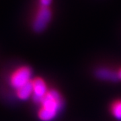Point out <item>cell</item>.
I'll return each instance as SVG.
<instances>
[{
	"label": "cell",
	"instance_id": "1",
	"mask_svg": "<svg viewBox=\"0 0 121 121\" xmlns=\"http://www.w3.org/2000/svg\"><path fill=\"white\" fill-rule=\"evenodd\" d=\"M42 107L38 116L42 121H51L63 108V101L59 91L55 90L48 91L41 102Z\"/></svg>",
	"mask_w": 121,
	"mask_h": 121
},
{
	"label": "cell",
	"instance_id": "2",
	"mask_svg": "<svg viewBox=\"0 0 121 121\" xmlns=\"http://www.w3.org/2000/svg\"><path fill=\"white\" fill-rule=\"evenodd\" d=\"M32 69L24 65L15 69L9 78V82L12 87L17 90L25 84L32 81Z\"/></svg>",
	"mask_w": 121,
	"mask_h": 121
},
{
	"label": "cell",
	"instance_id": "3",
	"mask_svg": "<svg viewBox=\"0 0 121 121\" xmlns=\"http://www.w3.org/2000/svg\"><path fill=\"white\" fill-rule=\"evenodd\" d=\"M52 17L51 11L48 8L41 7L36 15L32 27L35 32H40L43 31L48 24Z\"/></svg>",
	"mask_w": 121,
	"mask_h": 121
},
{
	"label": "cell",
	"instance_id": "4",
	"mask_svg": "<svg viewBox=\"0 0 121 121\" xmlns=\"http://www.w3.org/2000/svg\"><path fill=\"white\" fill-rule=\"evenodd\" d=\"M33 86L32 99L36 103L41 104L43 98L48 92V87L43 79L36 78L32 80Z\"/></svg>",
	"mask_w": 121,
	"mask_h": 121
},
{
	"label": "cell",
	"instance_id": "5",
	"mask_svg": "<svg viewBox=\"0 0 121 121\" xmlns=\"http://www.w3.org/2000/svg\"><path fill=\"white\" fill-rule=\"evenodd\" d=\"M96 77L104 81L116 82L118 79V75L117 72L108 68H99L95 72Z\"/></svg>",
	"mask_w": 121,
	"mask_h": 121
},
{
	"label": "cell",
	"instance_id": "6",
	"mask_svg": "<svg viewBox=\"0 0 121 121\" xmlns=\"http://www.w3.org/2000/svg\"><path fill=\"white\" fill-rule=\"evenodd\" d=\"M16 95L19 99L22 100H26L32 97L33 95V86L32 81L16 90Z\"/></svg>",
	"mask_w": 121,
	"mask_h": 121
},
{
	"label": "cell",
	"instance_id": "7",
	"mask_svg": "<svg viewBox=\"0 0 121 121\" xmlns=\"http://www.w3.org/2000/svg\"><path fill=\"white\" fill-rule=\"evenodd\" d=\"M111 110L114 117L118 121H121V100L117 101L112 104Z\"/></svg>",
	"mask_w": 121,
	"mask_h": 121
},
{
	"label": "cell",
	"instance_id": "8",
	"mask_svg": "<svg viewBox=\"0 0 121 121\" xmlns=\"http://www.w3.org/2000/svg\"><path fill=\"white\" fill-rule=\"evenodd\" d=\"M51 2H52V0H40L41 7L48 8V6L51 4Z\"/></svg>",
	"mask_w": 121,
	"mask_h": 121
},
{
	"label": "cell",
	"instance_id": "9",
	"mask_svg": "<svg viewBox=\"0 0 121 121\" xmlns=\"http://www.w3.org/2000/svg\"><path fill=\"white\" fill-rule=\"evenodd\" d=\"M118 79H121V69L119 71V72L118 73Z\"/></svg>",
	"mask_w": 121,
	"mask_h": 121
}]
</instances>
